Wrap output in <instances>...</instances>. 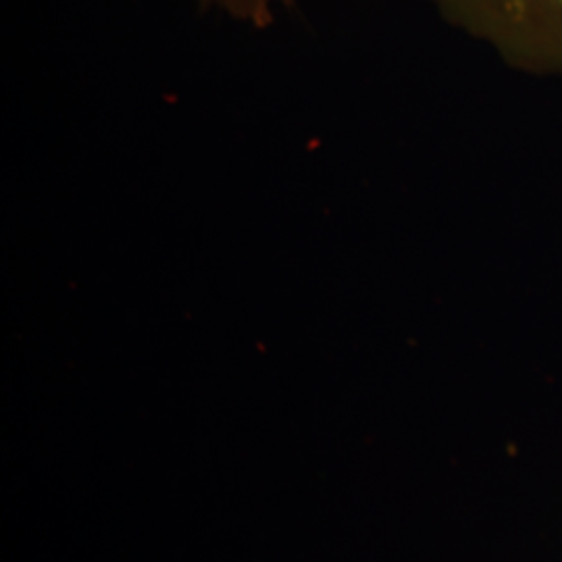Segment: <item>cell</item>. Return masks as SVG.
Instances as JSON below:
<instances>
[{
    "label": "cell",
    "mask_w": 562,
    "mask_h": 562,
    "mask_svg": "<svg viewBox=\"0 0 562 562\" xmlns=\"http://www.w3.org/2000/svg\"><path fill=\"white\" fill-rule=\"evenodd\" d=\"M202 7L217 9L232 20L248 23L252 27L271 25L280 9H288L294 0H196Z\"/></svg>",
    "instance_id": "cell-2"
},
{
    "label": "cell",
    "mask_w": 562,
    "mask_h": 562,
    "mask_svg": "<svg viewBox=\"0 0 562 562\" xmlns=\"http://www.w3.org/2000/svg\"><path fill=\"white\" fill-rule=\"evenodd\" d=\"M515 71L562 78V0H429Z\"/></svg>",
    "instance_id": "cell-1"
}]
</instances>
